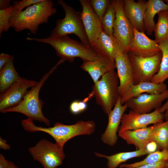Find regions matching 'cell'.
<instances>
[{"label":"cell","instance_id":"obj_11","mask_svg":"<svg viewBox=\"0 0 168 168\" xmlns=\"http://www.w3.org/2000/svg\"><path fill=\"white\" fill-rule=\"evenodd\" d=\"M38 82L21 77L0 95V111L15 106L21 101L29 88Z\"/></svg>","mask_w":168,"mask_h":168},{"label":"cell","instance_id":"obj_39","mask_svg":"<svg viewBox=\"0 0 168 168\" xmlns=\"http://www.w3.org/2000/svg\"><path fill=\"white\" fill-rule=\"evenodd\" d=\"M0 168H9L8 161L2 154H0Z\"/></svg>","mask_w":168,"mask_h":168},{"label":"cell","instance_id":"obj_35","mask_svg":"<svg viewBox=\"0 0 168 168\" xmlns=\"http://www.w3.org/2000/svg\"><path fill=\"white\" fill-rule=\"evenodd\" d=\"M11 55L7 54L1 53L0 55V70L9 61Z\"/></svg>","mask_w":168,"mask_h":168},{"label":"cell","instance_id":"obj_36","mask_svg":"<svg viewBox=\"0 0 168 168\" xmlns=\"http://www.w3.org/2000/svg\"><path fill=\"white\" fill-rule=\"evenodd\" d=\"M166 99V102L160 108V111L164 114V118L166 120H168V95Z\"/></svg>","mask_w":168,"mask_h":168},{"label":"cell","instance_id":"obj_38","mask_svg":"<svg viewBox=\"0 0 168 168\" xmlns=\"http://www.w3.org/2000/svg\"><path fill=\"white\" fill-rule=\"evenodd\" d=\"M0 148L1 149L9 150L11 146L7 143V140L0 137Z\"/></svg>","mask_w":168,"mask_h":168},{"label":"cell","instance_id":"obj_22","mask_svg":"<svg viewBox=\"0 0 168 168\" xmlns=\"http://www.w3.org/2000/svg\"><path fill=\"white\" fill-rule=\"evenodd\" d=\"M163 10H168V5L162 0H148L145 12L143 24L145 31L149 35L152 34L155 25V15Z\"/></svg>","mask_w":168,"mask_h":168},{"label":"cell","instance_id":"obj_13","mask_svg":"<svg viewBox=\"0 0 168 168\" xmlns=\"http://www.w3.org/2000/svg\"><path fill=\"white\" fill-rule=\"evenodd\" d=\"M91 46L99 57L106 58L114 63L116 58L125 52L113 35H109L103 30L98 38L91 44Z\"/></svg>","mask_w":168,"mask_h":168},{"label":"cell","instance_id":"obj_26","mask_svg":"<svg viewBox=\"0 0 168 168\" xmlns=\"http://www.w3.org/2000/svg\"><path fill=\"white\" fill-rule=\"evenodd\" d=\"M158 44L162 57L159 70L151 81L156 84L163 83L168 79V39L161 41Z\"/></svg>","mask_w":168,"mask_h":168},{"label":"cell","instance_id":"obj_17","mask_svg":"<svg viewBox=\"0 0 168 168\" xmlns=\"http://www.w3.org/2000/svg\"><path fill=\"white\" fill-rule=\"evenodd\" d=\"M115 62L119 81V91L121 96L134 84L133 70L127 52L119 55Z\"/></svg>","mask_w":168,"mask_h":168},{"label":"cell","instance_id":"obj_24","mask_svg":"<svg viewBox=\"0 0 168 168\" xmlns=\"http://www.w3.org/2000/svg\"><path fill=\"white\" fill-rule=\"evenodd\" d=\"M14 57L0 70V92L2 93L21 77L16 70L14 65Z\"/></svg>","mask_w":168,"mask_h":168},{"label":"cell","instance_id":"obj_14","mask_svg":"<svg viewBox=\"0 0 168 168\" xmlns=\"http://www.w3.org/2000/svg\"><path fill=\"white\" fill-rule=\"evenodd\" d=\"M120 97L114 107L108 114V123L106 128L101 137V141L105 144L113 146L116 144L118 140L117 133L122 117L128 108L126 103L122 105Z\"/></svg>","mask_w":168,"mask_h":168},{"label":"cell","instance_id":"obj_27","mask_svg":"<svg viewBox=\"0 0 168 168\" xmlns=\"http://www.w3.org/2000/svg\"><path fill=\"white\" fill-rule=\"evenodd\" d=\"M158 18L153 32L155 40L158 44L168 39V10H163L157 14Z\"/></svg>","mask_w":168,"mask_h":168},{"label":"cell","instance_id":"obj_18","mask_svg":"<svg viewBox=\"0 0 168 168\" xmlns=\"http://www.w3.org/2000/svg\"><path fill=\"white\" fill-rule=\"evenodd\" d=\"M147 1L123 0L124 10L127 17L133 27L140 32H145L143 21Z\"/></svg>","mask_w":168,"mask_h":168},{"label":"cell","instance_id":"obj_37","mask_svg":"<svg viewBox=\"0 0 168 168\" xmlns=\"http://www.w3.org/2000/svg\"><path fill=\"white\" fill-rule=\"evenodd\" d=\"M157 148L158 147L156 144L153 142H151L149 143L146 147L150 154L156 151Z\"/></svg>","mask_w":168,"mask_h":168},{"label":"cell","instance_id":"obj_44","mask_svg":"<svg viewBox=\"0 0 168 168\" xmlns=\"http://www.w3.org/2000/svg\"><path fill=\"white\" fill-rule=\"evenodd\" d=\"M168 168L166 167H164V168Z\"/></svg>","mask_w":168,"mask_h":168},{"label":"cell","instance_id":"obj_33","mask_svg":"<svg viewBox=\"0 0 168 168\" xmlns=\"http://www.w3.org/2000/svg\"><path fill=\"white\" fill-rule=\"evenodd\" d=\"M166 161L147 164L133 168H163L166 167Z\"/></svg>","mask_w":168,"mask_h":168},{"label":"cell","instance_id":"obj_6","mask_svg":"<svg viewBox=\"0 0 168 168\" xmlns=\"http://www.w3.org/2000/svg\"><path fill=\"white\" fill-rule=\"evenodd\" d=\"M57 4L62 7L65 16L63 19L57 21L56 26L51 31L50 36L57 37L74 34L79 38L81 42L91 48L82 21L81 14L62 0H58Z\"/></svg>","mask_w":168,"mask_h":168},{"label":"cell","instance_id":"obj_12","mask_svg":"<svg viewBox=\"0 0 168 168\" xmlns=\"http://www.w3.org/2000/svg\"><path fill=\"white\" fill-rule=\"evenodd\" d=\"M168 95L167 89L159 94H142L129 100L126 103L131 110L141 114L148 113L153 109L160 108Z\"/></svg>","mask_w":168,"mask_h":168},{"label":"cell","instance_id":"obj_3","mask_svg":"<svg viewBox=\"0 0 168 168\" xmlns=\"http://www.w3.org/2000/svg\"><path fill=\"white\" fill-rule=\"evenodd\" d=\"M26 39L49 44L55 50L56 55L64 61L72 62L76 58H80L83 61H91L96 60L99 57L91 48L71 38L67 35L57 37L50 36L44 38L28 37Z\"/></svg>","mask_w":168,"mask_h":168},{"label":"cell","instance_id":"obj_15","mask_svg":"<svg viewBox=\"0 0 168 168\" xmlns=\"http://www.w3.org/2000/svg\"><path fill=\"white\" fill-rule=\"evenodd\" d=\"M79 2L82 8L80 13L81 19L91 45L103 30L101 21L93 10L89 0H80Z\"/></svg>","mask_w":168,"mask_h":168},{"label":"cell","instance_id":"obj_9","mask_svg":"<svg viewBox=\"0 0 168 168\" xmlns=\"http://www.w3.org/2000/svg\"><path fill=\"white\" fill-rule=\"evenodd\" d=\"M112 2L115 12L113 35L125 51L128 52L133 36V27L125 14L123 0H113Z\"/></svg>","mask_w":168,"mask_h":168},{"label":"cell","instance_id":"obj_32","mask_svg":"<svg viewBox=\"0 0 168 168\" xmlns=\"http://www.w3.org/2000/svg\"><path fill=\"white\" fill-rule=\"evenodd\" d=\"M43 0H22L13 1V8L18 11H22L26 7H28L35 3L42 2Z\"/></svg>","mask_w":168,"mask_h":168},{"label":"cell","instance_id":"obj_5","mask_svg":"<svg viewBox=\"0 0 168 168\" xmlns=\"http://www.w3.org/2000/svg\"><path fill=\"white\" fill-rule=\"evenodd\" d=\"M117 73L114 70L102 76L92 86L90 96H94L97 104L107 115L121 97Z\"/></svg>","mask_w":168,"mask_h":168},{"label":"cell","instance_id":"obj_19","mask_svg":"<svg viewBox=\"0 0 168 168\" xmlns=\"http://www.w3.org/2000/svg\"><path fill=\"white\" fill-rule=\"evenodd\" d=\"M81 68L87 72L95 83L104 75L116 68L115 63L108 58L99 57L96 60L83 61Z\"/></svg>","mask_w":168,"mask_h":168},{"label":"cell","instance_id":"obj_31","mask_svg":"<svg viewBox=\"0 0 168 168\" xmlns=\"http://www.w3.org/2000/svg\"><path fill=\"white\" fill-rule=\"evenodd\" d=\"M13 10V6L0 10V36L4 31L7 32L10 27V19Z\"/></svg>","mask_w":168,"mask_h":168},{"label":"cell","instance_id":"obj_2","mask_svg":"<svg viewBox=\"0 0 168 168\" xmlns=\"http://www.w3.org/2000/svg\"><path fill=\"white\" fill-rule=\"evenodd\" d=\"M22 127L28 132H42L48 133L54 139L55 143L63 149L65 143L72 138L78 135L93 133L96 125L92 120H80L71 125H65L57 122L53 127H43L35 125L33 120L28 119L23 122Z\"/></svg>","mask_w":168,"mask_h":168},{"label":"cell","instance_id":"obj_20","mask_svg":"<svg viewBox=\"0 0 168 168\" xmlns=\"http://www.w3.org/2000/svg\"><path fill=\"white\" fill-rule=\"evenodd\" d=\"M167 90L166 84L163 83L156 84L151 82H142L132 86L120 97L123 105L129 100L142 94H159Z\"/></svg>","mask_w":168,"mask_h":168},{"label":"cell","instance_id":"obj_28","mask_svg":"<svg viewBox=\"0 0 168 168\" xmlns=\"http://www.w3.org/2000/svg\"><path fill=\"white\" fill-rule=\"evenodd\" d=\"M168 160V150L163 149L156 151L148 154L143 160L131 164H122L120 168H133L143 165L152 163Z\"/></svg>","mask_w":168,"mask_h":168},{"label":"cell","instance_id":"obj_42","mask_svg":"<svg viewBox=\"0 0 168 168\" xmlns=\"http://www.w3.org/2000/svg\"><path fill=\"white\" fill-rule=\"evenodd\" d=\"M166 167L168 168V160L166 161Z\"/></svg>","mask_w":168,"mask_h":168},{"label":"cell","instance_id":"obj_40","mask_svg":"<svg viewBox=\"0 0 168 168\" xmlns=\"http://www.w3.org/2000/svg\"><path fill=\"white\" fill-rule=\"evenodd\" d=\"M11 0H0V10L3 9L10 7Z\"/></svg>","mask_w":168,"mask_h":168},{"label":"cell","instance_id":"obj_16","mask_svg":"<svg viewBox=\"0 0 168 168\" xmlns=\"http://www.w3.org/2000/svg\"><path fill=\"white\" fill-rule=\"evenodd\" d=\"M137 55L150 56L161 52L159 44L149 38L144 32L138 31L133 28V36L128 51Z\"/></svg>","mask_w":168,"mask_h":168},{"label":"cell","instance_id":"obj_10","mask_svg":"<svg viewBox=\"0 0 168 168\" xmlns=\"http://www.w3.org/2000/svg\"><path fill=\"white\" fill-rule=\"evenodd\" d=\"M160 108L148 113L141 114L132 110L123 115L118 133L128 130H134L146 128L152 124L163 121L164 114Z\"/></svg>","mask_w":168,"mask_h":168},{"label":"cell","instance_id":"obj_30","mask_svg":"<svg viewBox=\"0 0 168 168\" xmlns=\"http://www.w3.org/2000/svg\"><path fill=\"white\" fill-rule=\"evenodd\" d=\"M89 1L93 10L101 21L111 0H90Z\"/></svg>","mask_w":168,"mask_h":168},{"label":"cell","instance_id":"obj_29","mask_svg":"<svg viewBox=\"0 0 168 168\" xmlns=\"http://www.w3.org/2000/svg\"><path fill=\"white\" fill-rule=\"evenodd\" d=\"M115 19V10L112 2L101 20L103 31L107 34L113 36Z\"/></svg>","mask_w":168,"mask_h":168},{"label":"cell","instance_id":"obj_41","mask_svg":"<svg viewBox=\"0 0 168 168\" xmlns=\"http://www.w3.org/2000/svg\"><path fill=\"white\" fill-rule=\"evenodd\" d=\"M9 168H19L13 162L8 161Z\"/></svg>","mask_w":168,"mask_h":168},{"label":"cell","instance_id":"obj_43","mask_svg":"<svg viewBox=\"0 0 168 168\" xmlns=\"http://www.w3.org/2000/svg\"><path fill=\"white\" fill-rule=\"evenodd\" d=\"M166 3L168 5V0H166Z\"/></svg>","mask_w":168,"mask_h":168},{"label":"cell","instance_id":"obj_4","mask_svg":"<svg viewBox=\"0 0 168 168\" xmlns=\"http://www.w3.org/2000/svg\"><path fill=\"white\" fill-rule=\"evenodd\" d=\"M60 64L58 62L56 65L45 74L35 86L28 90L21 101L17 105L7 109L0 112L6 113L10 112L19 113L24 114L32 120H36L44 123L49 126L50 121L43 114L42 108L44 103L39 97L40 90L46 80Z\"/></svg>","mask_w":168,"mask_h":168},{"label":"cell","instance_id":"obj_25","mask_svg":"<svg viewBox=\"0 0 168 168\" xmlns=\"http://www.w3.org/2000/svg\"><path fill=\"white\" fill-rule=\"evenodd\" d=\"M152 126L151 141L155 142L160 150H168V120L154 124Z\"/></svg>","mask_w":168,"mask_h":168},{"label":"cell","instance_id":"obj_34","mask_svg":"<svg viewBox=\"0 0 168 168\" xmlns=\"http://www.w3.org/2000/svg\"><path fill=\"white\" fill-rule=\"evenodd\" d=\"M79 100H75L72 101L69 106L71 113L73 114H77L81 113L79 106Z\"/></svg>","mask_w":168,"mask_h":168},{"label":"cell","instance_id":"obj_8","mask_svg":"<svg viewBox=\"0 0 168 168\" xmlns=\"http://www.w3.org/2000/svg\"><path fill=\"white\" fill-rule=\"evenodd\" d=\"M28 150L33 159L44 168H56L63 164L65 157L63 149L45 139H41Z\"/></svg>","mask_w":168,"mask_h":168},{"label":"cell","instance_id":"obj_21","mask_svg":"<svg viewBox=\"0 0 168 168\" xmlns=\"http://www.w3.org/2000/svg\"><path fill=\"white\" fill-rule=\"evenodd\" d=\"M152 126L134 130H128L118 133L119 136L128 144L134 145L137 150L145 148L151 142Z\"/></svg>","mask_w":168,"mask_h":168},{"label":"cell","instance_id":"obj_23","mask_svg":"<svg viewBox=\"0 0 168 168\" xmlns=\"http://www.w3.org/2000/svg\"><path fill=\"white\" fill-rule=\"evenodd\" d=\"M149 154L146 148L133 151L120 152L110 156L106 155L97 152L95 153L96 156L107 159L108 168H117L122 163L128 160Z\"/></svg>","mask_w":168,"mask_h":168},{"label":"cell","instance_id":"obj_7","mask_svg":"<svg viewBox=\"0 0 168 168\" xmlns=\"http://www.w3.org/2000/svg\"><path fill=\"white\" fill-rule=\"evenodd\" d=\"M127 52L133 69L134 84L151 82L159 70L161 52L150 56L138 55L130 51Z\"/></svg>","mask_w":168,"mask_h":168},{"label":"cell","instance_id":"obj_1","mask_svg":"<svg viewBox=\"0 0 168 168\" xmlns=\"http://www.w3.org/2000/svg\"><path fill=\"white\" fill-rule=\"evenodd\" d=\"M56 12V8L51 0H43L24 10L18 11L13 8L10 19V27L16 32L28 29L36 35L39 26L47 23L49 17Z\"/></svg>","mask_w":168,"mask_h":168}]
</instances>
